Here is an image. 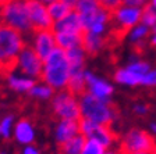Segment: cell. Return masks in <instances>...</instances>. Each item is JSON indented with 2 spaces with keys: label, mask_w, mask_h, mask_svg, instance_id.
<instances>
[{
  "label": "cell",
  "mask_w": 156,
  "mask_h": 154,
  "mask_svg": "<svg viewBox=\"0 0 156 154\" xmlns=\"http://www.w3.org/2000/svg\"><path fill=\"white\" fill-rule=\"evenodd\" d=\"M113 79L116 84L123 85V86H128V87H135V86H141V80L142 78L140 75L134 74L131 70H128L127 67H120L117 68L116 72L113 75Z\"/></svg>",
  "instance_id": "d6986e66"
},
{
  "label": "cell",
  "mask_w": 156,
  "mask_h": 154,
  "mask_svg": "<svg viewBox=\"0 0 156 154\" xmlns=\"http://www.w3.org/2000/svg\"><path fill=\"white\" fill-rule=\"evenodd\" d=\"M28 45L25 35L16 31L14 28L0 24V71L9 72L14 70L18 56Z\"/></svg>",
  "instance_id": "7a4b0ae2"
},
{
  "label": "cell",
  "mask_w": 156,
  "mask_h": 154,
  "mask_svg": "<svg viewBox=\"0 0 156 154\" xmlns=\"http://www.w3.org/2000/svg\"><path fill=\"white\" fill-rule=\"evenodd\" d=\"M67 58L70 63V68L71 70H84L85 68V58H87V51L82 46H78L75 49L67 50Z\"/></svg>",
  "instance_id": "603a6c76"
},
{
  "label": "cell",
  "mask_w": 156,
  "mask_h": 154,
  "mask_svg": "<svg viewBox=\"0 0 156 154\" xmlns=\"http://www.w3.org/2000/svg\"><path fill=\"white\" fill-rule=\"evenodd\" d=\"M85 140H87V139L80 133V135H77L75 138L66 142L64 145L58 146L60 154H81L82 147H84V145H85Z\"/></svg>",
  "instance_id": "cb8c5ba5"
},
{
  "label": "cell",
  "mask_w": 156,
  "mask_h": 154,
  "mask_svg": "<svg viewBox=\"0 0 156 154\" xmlns=\"http://www.w3.org/2000/svg\"><path fill=\"white\" fill-rule=\"evenodd\" d=\"M0 154H6V153H0Z\"/></svg>",
  "instance_id": "bcb514c9"
},
{
  "label": "cell",
  "mask_w": 156,
  "mask_h": 154,
  "mask_svg": "<svg viewBox=\"0 0 156 154\" xmlns=\"http://www.w3.org/2000/svg\"><path fill=\"white\" fill-rule=\"evenodd\" d=\"M101 6L102 3H99L98 0H78L77 4L74 6V10L82 17L87 15V14H91L92 11H95Z\"/></svg>",
  "instance_id": "4316f807"
},
{
  "label": "cell",
  "mask_w": 156,
  "mask_h": 154,
  "mask_svg": "<svg viewBox=\"0 0 156 154\" xmlns=\"http://www.w3.org/2000/svg\"><path fill=\"white\" fill-rule=\"evenodd\" d=\"M121 4H123V0H103V2H102V6L106 7L109 11H114V10L119 9Z\"/></svg>",
  "instance_id": "836d02e7"
},
{
  "label": "cell",
  "mask_w": 156,
  "mask_h": 154,
  "mask_svg": "<svg viewBox=\"0 0 156 154\" xmlns=\"http://www.w3.org/2000/svg\"><path fill=\"white\" fill-rule=\"evenodd\" d=\"M70 63L66 50L56 47L55 50L43 60V71L41 80L52 86L56 92L64 90L68 86L70 80Z\"/></svg>",
  "instance_id": "6da1fadb"
},
{
  "label": "cell",
  "mask_w": 156,
  "mask_h": 154,
  "mask_svg": "<svg viewBox=\"0 0 156 154\" xmlns=\"http://www.w3.org/2000/svg\"><path fill=\"white\" fill-rule=\"evenodd\" d=\"M105 154H124V151L121 150L120 147L119 149H107Z\"/></svg>",
  "instance_id": "8d00e7d4"
},
{
  "label": "cell",
  "mask_w": 156,
  "mask_h": 154,
  "mask_svg": "<svg viewBox=\"0 0 156 154\" xmlns=\"http://www.w3.org/2000/svg\"><path fill=\"white\" fill-rule=\"evenodd\" d=\"M106 150L107 149L103 145H101L99 142L92 140V139H87L81 154H105Z\"/></svg>",
  "instance_id": "f1b7e54d"
},
{
  "label": "cell",
  "mask_w": 156,
  "mask_h": 154,
  "mask_svg": "<svg viewBox=\"0 0 156 154\" xmlns=\"http://www.w3.org/2000/svg\"><path fill=\"white\" fill-rule=\"evenodd\" d=\"M10 0H0V7H3L6 3H9Z\"/></svg>",
  "instance_id": "7bdbcfd3"
},
{
  "label": "cell",
  "mask_w": 156,
  "mask_h": 154,
  "mask_svg": "<svg viewBox=\"0 0 156 154\" xmlns=\"http://www.w3.org/2000/svg\"><path fill=\"white\" fill-rule=\"evenodd\" d=\"M142 9L130 7L121 4L119 9L112 11V22L116 28L117 33H126L141 22Z\"/></svg>",
  "instance_id": "ba28073f"
},
{
  "label": "cell",
  "mask_w": 156,
  "mask_h": 154,
  "mask_svg": "<svg viewBox=\"0 0 156 154\" xmlns=\"http://www.w3.org/2000/svg\"><path fill=\"white\" fill-rule=\"evenodd\" d=\"M133 110H134V114L138 117H146L149 114V107L145 103H136V104H134Z\"/></svg>",
  "instance_id": "1f68e13d"
},
{
  "label": "cell",
  "mask_w": 156,
  "mask_h": 154,
  "mask_svg": "<svg viewBox=\"0 0 156 154\" xmlns=\"http://www.w3.org/2000/svg\"><path fill=\"white\" fill-rule=\"evenodd\" d=\"M151 31H152L151 28H148L146 25L140 22L138 25H135L133 29H130V31L127 32V39L130 40V43L134 47H136L141 51L142 47L145 46L146 39H149Z\"/></svg>",
  "instance_id": "ac0fdd59"
},
{
  "label": "cell",
  "mask_w": 156,
  "mask_h": 154,
  "mask_svg": "<svg viewBox=\"0 0 156 154\" xmlns=\"http://www.w3.org/2000/svg\"><path fill=\"white\" fill-rule=\"evenodd\" d=\"M149 4L156 10V0H149Z\"/></svg>",
  "instance_id": "60d3db41"
},
{
  "label": "cell",
  "mask_w": 156,
  "mask_h": 154,
  "mask_svg": "<svg viewBox=\"0 0 156 154\" xmlns=\"http://www.w3.org/2000/svg\"><path fill=\"white\" fill-rule=\"evenodd\" d=\"M0 24L14 28L25 36H31L35 29L31 22L28 0H10L0 7Z\"/></svg>",
  "instance_id": "277c9868"
},
{
  "label": "cell",
  "mask_w": 156,
  "mask_h": 154,
  "mask_svg": "<svg viewBox=\"0 0 156 154\" xmlns=\"http://www.w3.org/2000/svg\"><path fill=\"white\" fill-rule=\"evenodd\" d=\"M80 132L85 139H92V140L99 142L106 149H112L117 140V136L113 132V129L110 128V125L96 124L87 118L80 119Z\"/></svg>",
  "instance_id": "52a82bcc"
},
{
  "label": "cell",
  "mask_w": 156,
  "mask_h": 154,
  "mask_svg": "<svg viewBox=\"0 0 156 154\" xmlns=\"http://www.w3.org/2000/svg\"><path fill=\"white\" fill-rule=\"evenodd\" d=\"M6 80L10 89L17 92V93H29V90L36 84V79L27 77L17 70H11L6 72Z\"/></svg>",
  "instance_id": "5bb4252c"
},
{
  "label": "cell",
  "mask_w": 156,
  "mask_h": 154,
  "mask_svg": "<svg viewBox=\"0 0 156 154\" xmlns=\"http://www.w3.org/2000/svg\"><path fill=\"white\" fill-rule=\"evenodd\" d=\"M124 6L130 7H138V9H144L149 4V0H123Z\"/></svg>",
  "instance_id": "d6a6232c"
},
{
  "label": "cell",
  "mask_w": 156,
  "mask_h": 154,
  "mask_svg": "<svg viewBox=\"0 0 156 154\" xmlns=\"http://www.w3.org/2000/svg\"><path fill=\"white\" fill-rule=\"evenodd\" d=\"M53 31L55 32H74V33L85 32L84 25H82V19L75 10H73L71 13L66 15L63 19L53 24Z\"/></svg>",
  "instance_id": "9a60e30c"
},
{
  "label": "cell",
  "mask_w": 156,
  "mask_h": 154,
  "mask_svg": "<svg viewBox=\"0 0 156 154\" xmlns=\"http://www.w3.org/2000/svg\"><path fill=\"white\" fill-rule=\"evenodd\" d=\"M36 2H41V3H45V4H49L50 2H53V0H36Z\"/></svg>",
  "instance_id": "b9f144b4"
},
{
  "label": "cell",
  "mask_w": 156,
  "mask_h": 154,
  "mask_svg": "<svg viewBox=\"0 0 156 154\" xmlns=\"http://www.w3.org/2000/svg\"><path fill=\"white\" fill-rule=\"evenodd\" d=\"M0 136H2V133H0Z\"/></svg>",
  "instance_id": "7dc6e473"
},
{
  "label": "cell",
  "mask_w": 156,
  "mask_h": 154,
  "mask_svg": "<svg viewBox=\"0 0 156 154\" xmlns=\"http://www.w3.org/2000/svg\"><path fill=\"white\" fill-rule=\"evenodd\" d=\"M156 147V139L149 131L141 128H131L124 133L120 140V149L124 153H141L153 151Z\"/></svg>",
  "instance_id": "8992f818"
},
{
  "label": "cell",
  "mask_w": 156,
  "mask_h": 154,
  "mask_svg": "<svg viewBox=\"0 0 156 154\" xmlns=\"http://www.w3.org/2000/svg\"><path fill=\"white\" fill-rule=\"evenodd\" d=\"M124 154H153L152 151H141V153H124Z\"/></svg>",
  "instance_id": "ab89813d"
},
{
  "label": "cell",
  "mask_w": 156,
  "mask_h": 154,
  "mask_svg": "<svg viewBox=\"0 0 156 154\" xmlns=\"http://www.w3.org/2000/svg\"><path fill=\"white\" fill-rule=\"evenodd\" d=\"M55 93H56V90L52 86H49L45 82H39V84L34 85V87L29 90L28 94L39 100H52Z\"/></svg>",
  "instance_id": "d4e9b609"
},
{
  "label": "cell",
  "mask_w": 156,
  "mask_h": 154,
  "mask_svg": "<svg viewBox=\"0 0 156 154\" xmlns=\"http://www.w3.org/2000/svg\"><path fill=\"white\" fill-rule=\"evenodd\" d=\"M141 24L146 25L148 28L152 29L156 26V10L153 9L151 4L142 9V18H141Z\"/></svg>",
  "instance_id": "f546056e"
},
{
  "label": "cell",
  "mask_w": 156,
  "mask_h": 154,
  "mask_svg": "<svg viewBox=\"0 0 156 154\" xmlns=\"http://www.w3.org/2000/svg\"><path fill=\"white\" fill-rule=\"evenodd\" d=\"M63 2H66V3H67V4H70V6H71V7H74L75 4H77V2H78V0H63Z\"/></svg>",
  "instance_id": "f35d334b"
},
{
  "label": "cell",
  "mask_w": 156,
  "mask_h": 154,
  "mask_svg": "<svg viewBox=\"0 0 156 154\" xmlns=\"http://www.w3.org/2000/svg\"><path fill=\"white\" fill-rule=\"evenodd\" d=\"M98 2H99V3H102V2H103V0H98Z\"/></svg>",
  "instance_id": "f6af8a7d"
},
{
  "label": "cell",
  "mask_w": 156,
  "mask_h": 154,
  "mask_svg": "<svg viewBox=\"0 0 156 154\" xmlns=\"http://www.w3.org/2000/svg\"><path fill=\"white\" fill-rule=\"evenodd\" d=\"M141 86L148 87V89H156V68H151L149 72L144 75Z\"/></svg>",
  "instance_id": "4dcf8cb0"
},
{
  "label": "cell",
  "mask_w": 156,
  "mask_h": 154,
  "mask_svg": "<svg viewBox=\"0 0 156 154\" xmlns=\"http://www.w3.org/2000/svg\"><path fill=\"white\" fill-rule=\"evenodd\" d=\"M85 68L84 70H71L70 71V80L67 89L71 93L81 96L87 92V79H85Z\"/></svg>",
  "instance_id": "44dd1931"
},
{
  "label": "cell",
  "mask_w": 156,
  "mask_h": 154,
  "mask_svg": "<svg viewBox=\"0 0 156 154\" xmlns=\"http://www.w3.org/2000/svg\"><path fill=\"white\" fill-rule=\"evenodd\" d=\"M28 10L31 22L34 25L35 31L42 29H53V19L49 14L48 4L36 2V0H28Z\"/></svg>",
  "instance_id": "7c38bea8"
},
{
  "label": "cell",
  "mask_w": 156,
  "mask_h": 154,
  "mask_svg": "<svg viewBox=\"0 0 156 154\" xmlns=\"http://www.w3.org/2000/svg\"><path fill=\"white\" fill-rule=\"evenodd\" d=\"M128 70H131L134 72V74L140 75L141 78L144 77V75L146 74V72H149L151 71V64L148 63V61L145 60H141L138 56H134V57L130 58V61H128V64L126 65Z\"/></svg>",
  "instance_id": "484cf974"
},
{
  "label": "cell",
  "mask_w": 156,
  "mask_h": 154,
  "mask_svg": "<svg viewBox=\"0 0 156 154\" xmlns=\"http://www.w3.org/2000/svg\"><path fill=\"white\" fill-rule=\"evenodd\" d=\"M78 99H80L82 118H87L102 125H112L120 117L119 110L113 106L112 101L99 100L88 92L78 96Z\"/></svg>",
  "instance_id": "3957f363"
},
{
  "label": "cell",
  "mask_w": 156,
  "mask_h": 154,
  "mask_svg": "<svg viewBox=\"0 0 156 154\" xmlns=\"http://www.w3.org/2000/svg\"><path fill=\"white\" fill-rule=\"evenodd\" d=\"M14 139L23 146L32 145L35 140V128L28 119H20L14 125Z\"/></svg>",
  "instance_id": "2e32d148"
},
{
  "label": "cell",
  "mask_w": 156,
  "mask_h": 154,
  "mask_svg": "<svg viewBox=\"0 0 156 154\" xmlns=\"http://www.w3.org/2000/svg\"><path fill=\"white\" fill-rule=\"evenodd\" d=\"M152 153H153V154H156V147L153 149V151H152Z\"/></svg>",
  "instance_id": "ee69618b"
},
{
  "label": "cell",
  "mask_w": 156,
  "mask_h": 154,
  "mask_svg": "<svg viewBox=\"0 0 156 154\" xmlns=\"http://www.w3.org/2000/svg\"><path fill=\"white\" fill-rule=\"evenodd\" d=\"M52 110L58 119L80 121L82 118L80 99L68 89L58 90L55 93V96L52 97Z\"/></svg>",
  "instance_id": "5b68a950"
},
{
  "label": "cell",
  "mask_w": 156,
  "mask_h": 154,
  "mask_svg": "<svg viewBox=\"0 0 156 154\" xmlns=\"http://www.w3.org/2000/svg\"><path fill=\"white\" fill-rule=\"evenodd\" d=\"M106 46V38L105 35H96V33L85 31L82 36V47L85 49L87 54L95 56Z\"/></svg>",
  "instance_id": "e0dca14e"
},
{
  "label": "cell",
  "mask_w": 156,
  "mask_h": 154,
  "mask_svg": "<svg viewBox=\"0 0 156 154\" xmlns=\"http://www.w3.org/2000/svg\"><path fill=\"white\" fill-rule=\"evenodd\" d=\"M57 47L63 50H71L78 46H82V36L84 33H74V32H55Z\"/></svg>",
  "instance_id": "ffe728a7"
},
{
  "label": "cell",
  "mask_w": 156,
  "mask_h": 154,
  "mask_svg": "<svg viewBox=\"0 0 156 154\" xmlns=\"http://www.w3.org/2000/svg\"><path fill=\"white\" fill-rule=\"evenodd\" d=\"M149 45L153 49H156V26H153L151 31V36H149Z\"/></svg>",
  "instance_id": "d590c367"
},
{
  "label": "cell",
  "mask_w": 156,
  "mask_h": 154,
  "mask_svg": "<svg viewBox=\"0 0 156 154\" xmlns=\"http://www.w3.org/2000/svg\"><path fill=\"white\" fill-rule=\"evenodd\" d=\"M85 79H87V92L91 93L99 100L112 101V96L114 93V86L107 82L106 79L95 75L92 71H85Z\"/></svg>",
  "instance_id": "8fae6325"
},
{
  "label": "cell",
  "mask_w": 156,
  "mask_h": 154,
  "mask_svg": "<svg viewBox=\"0 0 156 154\" xmlns=\"http://www.w3.org/2000/svg\"><path fill=\"white\" fill-rule=\"evenodd\" d=\"M34 50L38 53V56L42 60L48 58L53 50L57 47L56 42V33L53 29H42V31H35L31 35V40L28 43Z\"/></svg>",
  "instance_id": "30bf717a"
},
{
  "label": "cell",
  "mask_w": 156,
  "mask_h": 154,
  "mask_svg": "<svg viewBox=\"0 0 156 154\" xmlns=\"http://www.w3.org/2000/svg\"><path fill=\"white\" fill-rule=\"evenodd\" d=\"M80 121L74 119H58L55 126V140L58 146L64 145L70 139L80 135Z\"/></svg>",
  "instance_id": "4fadbf2b"
},
{
  "label": "cell",
  "mask_w": 156,
  "mask_h": 154,
  "mask_svg": "<svg viewBox=\"0 0 156 154\" xmlns=\"http://www.w3.org/2000/svg\"><path fill=\"white\" fill-rule=\"evenodd\" d=\"M14 70L20 71L21 74L27 75L34 79H41L43 71V60L38 56L35 50L29 45H27L23 49L21 54L18 56L17 64Z\"/></svg>",
  "instance_id": "9c48e42d"
},
{
  "label": "cell",
  "mask_w": 156,
  "mask_h": 154,
  "mask_svg": "<svg viewBox=\"0 0 156 154\" xmlns=\"http://www.w3.org/2000/svg\"><path fill=\"white\" fill-rule=\"evenodd\" d=\"M14 117L13 115H6L0 119V133L3 139H10L14 133Z\"/></svg>",
  "instance_id": "83f0119b"
},
{
  "label": "cell",
  "mask_w": 156,
  "mask_h": 154,
  "mask_svg": "<svg viewBox=\"0 0 156 154\" xmlns=\"http://www.w3.org/2000/svg\"><path fill=\"white\" fill-rule=\"evenodd\" d=\"M21 154H41V151H39L34 145H29V146H24L23 153Z\"/></svg>",
  "instance_id": "e575fe53"
},
{
  "label": "cell",
  "mask_w": 156,
  "mask_h": 154,
  "mask_svg": "<svg viewBox=\"0 0 156 154\" xmlns=\"http://www.w3.org/2000/svg\"><path fill=\"white\" fill-rule=\"evenodd\" d=\"M48 10L53 19V22H57V21L63 19L66 15H68L71 13L74 10V7H71L70 4L63 2V0H53V2H50L48 4Z\"/></svg>",
  "instance_id": "7402d4cb"
},
{
  "label": "cell",
  "mask_w": 156,
  "mask_h": 154,
  "mask_svg": "<svg viewBox=\"0 0 156 154\" xmlns=\"http://www.w3.org/2000/svg\"><path fill=\"white\" fill-rule=\"evenodd\" d=\"M149 132L152 133L153 136H155V139H156V122H151V125H149Z\"/></svg>",
  "instance_id": "74e56055"
}]
</instances>
